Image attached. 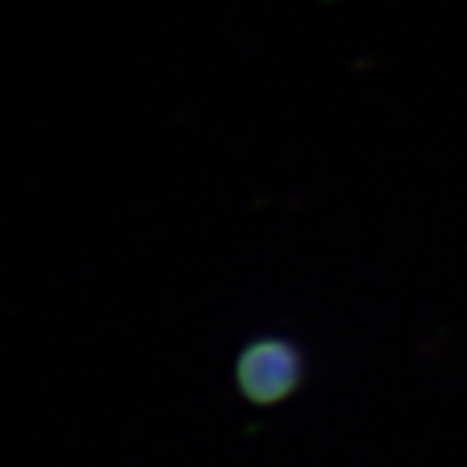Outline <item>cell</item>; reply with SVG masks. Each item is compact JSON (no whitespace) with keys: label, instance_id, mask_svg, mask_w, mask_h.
I'll use <instances>...</instances> for the list:
<instances>
[{"label":"cell","instance_id":"obj_1","mask_svg":"<svg viewBox=\"0 0 467 467\" xmlns=\"http://www.w3.org/2000/svg\"><path fill=\"white\" fill-rule=\"evenodd\" d=\"M299 370V360L292 358L289 344H256L254 354L244 358L241 379L244 389L256 400H276V396L289 393L292 379Z\"/></svg>","mask_w":467,"mask_h":467}]
</instances>
